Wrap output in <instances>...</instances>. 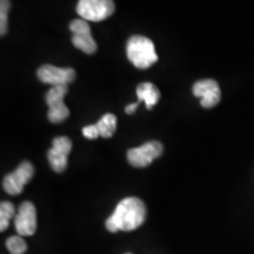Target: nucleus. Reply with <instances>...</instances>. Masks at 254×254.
Segmentation results:
<instances>
[{"label":"nucleus","instance_id":"f257e3e1","mask_svg":"<svg viewBox=\"0 0 254 254\" xmlns=\"http://www.w3.org/2000/svg\"><path fill=\"white\" fill-rule=\"evenodd\" d=\"M146 213V206L140 199L128 196L117 205L113 213L106 220V228L112 233L136 230L144 224Z\"/></svg>","mask_w":254,"mask_h":254},{"label":"nucleus","instance_id":"f03ea898","mask_svg":"<svg viewBox=\"0 0 254 254\" xmlns=\"http://www.w3.org/2000/svg\"><path fill=\"white\" fill-rule=\"evenodd\" d=\"M127 58L135 67L145 69L158 62L154 44L151 39L142 36H133L127 41Z\"/></svg>","mask_w":254,"mask_h":254},{"label":"nucleus","instance_id":"7ed1b4c3","mask_svg":"<svg viewBox=\"0 0 254 254\" xmlns=\"http://www.w3.org/2000/svg\"><path fill=\"white\" fill-rule=\"evenodd\" d=\"M113 0H79L77 12L86 21H103L113 14Z\"/></svg>","mask_w":254,"mask_h":254},{"label":"nucleus","instance_id":"20e7f679","mask_svg":"<svg viewBox=\"0 0 254 254\" xmlns=\"http://www.w3.org/2000/svg\"><path fill=\"white\" fill-rule=\"evenodd\" d=\"M67 85H60V86H52L46 93V104L49 105V120L53 124L63 123L69 116V111L64 103V98L67 93Z\"/></svg>","mask_w":254,"mask_h":254},{"label":"nucleus","instance_id":"39448f33","mask_svg":"<svg viewBox=\"0 0 254 254\" xmlns=\"http://www.w3.org/2000/svg\"><path fill=\"white\" fill-rule=\"evenodd\" d=\"M164 147L159 141H148L127 152V160L133 167H146L163 153Z\"/></svg>","mask_w":254,"mask_h":254},{"label":"nucleus","instance_id":"423d86ee","mask_svg":"<svg viewBox=\"0 0 254 254\" xmlns=\"http://www.w3.org/2000/svg\"><path fill=\"white\" fill-rule=\"evenodd\" d=\"M34 174V167L30 161H24L19 165L14 172L7 174L4 178L2 187L8 194L18 195L23 192L24 187L30 182Z\"/></svg>","mask_w":254,"mask_h":254},{"label":"nucleus","instance_id":"0eeeda50","mask_svg":"<svg viewBox=\"0 0 254 254\" xmlns=\"http://www.w3.org/2000/svg\"><path fill=\"white\" fill-rule=\"evenodd\" d=\"M69 30L73 33V45L86 55H93L97 51V43L92 38L91 27L87 21L84 19H75L69 24Z\"/></svg>","mask_w":254,"mask_h":254},{"label":"nucleus","instance_id":"6e6552de","mask_svg":"<svg viewBox=\"0 0 254 254\" xmlns=\"http://www.w3.org/2000/svg\"><path fill=\"white\" fill-rule=\"evenodd\" d=\"M72 151V141L67 136H57L52 148L47 153V159L53 171L62 173L67 167V157Z\"/></svg>","mask_w":254,"mask_h":254},{"label":"nucleus","instance_id":"1a4fd4ad","mask_svg":"<svg viewBox=\"0 0 254 254\" xmlns=\"http://www.w3.org/2000/svg\"><path fill=\"white\" fill-rule=\"evenodd\" d=\"M14 227L17 233L21 237H30L36 233L37 211L32 202L25 201L20 205L14 218Z\"/></svg>","mask_w":254,"mask_h":254},{"label":"nucleus","instance_id":"9d476101","mask_svg":"<svg viewBox=\"0 0 254 254\" xmlns=\"http://www.w3.org/2000/svg\"><path fill=\"white\" fill-rule=\"evenodd\" d=\"M37 75L41 82L52 86L68 85L75 79V72L73 68H62L53 65H43L38 69Z\"/></svg>","mask_w":254,"mask_h":254},{"label":"nucleus","instance_id":"9b49d317","mask_svg":"<svg viewBox=\"0 0 254 254\" xmlns=\"http://www.w3.org/2000/svg\"><path fill=\"white\" fill-rule=\"evenodd\" d=\"M193 94L200 98V105L204 109H212L220 101L221 92L218 82L213 79L196 81L193 86Z\"/></svg>","mask_w":254,"mask_h":254},{"label":"nucleus","instance_id":"f8f14e48","mask_svg":"<svg viewBox=\"0 0 254 254\" xmlns=\"http://www.w3.org/2000/svg\"><path fill=\"white\" fill-rule=\"evenodd\" d=\"M136 95H138L139 103L144 101L147 110H151L154 105L158 104L159 98H160V92L152 82H141L136 87Z\"/></svg>","mask_w":254,"mask_h":254},{"label":"nucleus","instance_id":"ddd939ff","mask_svg":"<svg viewBox=\"0 0 254 254\" xmlns=\"http://www.w3.org/2000/svg\"><path fill=\"white\" fill-rule=\"evenodd\" d=\"M99 129V134L103 138H111L114 134L117 128V118L114 114L107 113L104 117H101L99 122L95 124Z\"/></svg>","mask_w":254,"mask_h":254},{"label":"nucleus","instance_id":"4468645a","mask_svg":"<svg viewBox=\"0 0 254 254\" xmlns=\"http://www.w3.org/2000/svg\"><path fill=\"white\" fill-rule=\"evenodd\" d=\"M14 206L8 201H2L0 205V231L4 232L8 227L11 219L15 218Z\"/></svg>","mask_w":254,"mask_h":254},{"label":"nucleus","instance_id":"2eb2a0df","mask_svg":"<svg viewBox=\"0 0 254 254\" xmlns=\"http://www.w3.org/2000/svg\"><path fill=\"white\" fill-rule=\"evenodd\" d=\"M6 247L12 254H23L27 250L26 241L21 236H15L8 238L6 241Z\"/></svg>","mask_w":254,"mask_h":254},{"label":"nucleus","instance_id":"dca6fc26","mask_svg":"<svg viewBox=\"0 0 254 254\" xmlns=\"http://www.w3.org/2000/svg\"><path fill=\"white\" fill-rule=\"evenodd\" d=\"M9 9V0H0V33L5 36L7 32V14Z\"/></svg>","mask_w":254,"mask_h":254},{"label":"nucleus","instance_id":"f3484780","mask_svg":"<svg viewBox=\"0 0 254 254\" xmlns=\"http://www.w3.org/2000/svg\"><path fill=\"white\" fill-rule=\"evenodd\" d=\"M82 134L86 139H97L99 136V129H98L97 125H90L85 126L82 128Z\"/></svg>","mask_w":254,"mask_h":254},{"label":"nucleus","instance_id":"a211bd4d","mask_svg":"<svg viewBox=\"0 0 254 254\" xmlns=\"http://www.w3.org/2000/svg\"><path fill=\"white\" fill-rule=\"evenodd\" d=\"M138 106H139V103H134V104L129 105V106H126L125 112H126L127 114H132V113H134V112H135V110H136V107H138Z\"/></svg>","mask_w":254,"mask_h":254}]
</instances>
